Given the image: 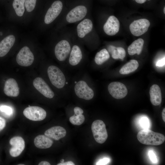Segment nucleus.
<instances>
[{
  "label": "nucleus",
  "mask_w": 165,
  "mask_h": 165,
  "mask_svg": "<svg viewBox=\"0 0 165 165\" xmlns=\"http://www.w3.org/2000/svg\"><path fill=\"white\" fill-rule=\"evenodd\" d=\"M34 59L33 53L27 46H24L21 48L17 54L16 58L17 64L23 67L31 65Z\"/></svg>",
  "instance_id": "9"
},
{
  "label": "nucleus",
  "mask_w": 165,
  "mask_h": 165,
  "mask_svg": "<svg viewBox=\"0 0 165 165\" xmlns=\"http://www.w3.org/2000/svg\"><path fill=\"white\" fill-rule=\"evenodd\" d=\"M139 4H142L145 2L146 0H135Z\"/></svg>",
  "instance_id": "39"
},
{
  "label": "nucleus",
  "mask_w": 165,
  "mask_h": 165,
  "mask_svg": "<svg viewBox=\"0 0 165 165\" xmlns=\"http://www.w3.org/2000/svg\"><path fill=\"white\" fill-rule=\"evenodd\" d=\"M63 8V4L60 1L54 2L48 10L45 16L44 22L49 24L53 22L61 12Z\"/></svg>",
  "instance_id": "11"
},
{
  "label": "nucleus",
  "mask_w": 165,
  "mask_h": 165,
  "mask_svg": "<svg viewBox=\"0 0 165 165\" xmlns=\"http://www.w3.org/2000/svg\"><path fill=\"white\" fill-rule=\"evenodd\" d=\"M47 74L51 83L55 87L65 93L70 91L72 80L65 71L55 65H50L48 67Z\"/></svg>",
  "instance_id": "2"
},
{
  "label": "nucleus",
  "mask_w": 165,
  "mask_h": 165,
  "mask_svg": "<svg viewBox=\"0 0 165 165\" xmlns=\"http://www.w3.org/2000/svg\"><path fill=\"white\" fill-rule=\"evenodd\" d=\"M110 57V54L107 50L103 49L97 53L94 61L97 65H101L107 61Z\"/></svg>",
  "instance_id": "25"
},
{
  "label": "nucleus",
  "mask_w": 165,
  "mask_h": 165,
  "mask_svg": "<svg viewBox=\"0 0 165 165\" xmlns=\"http://www.w3.org/2000/svg\"><path fill=\"white\" fill-rule=\"evenodd\" d=\"M71 48L70 44L66 40H62L57 43L54 49L55 55L57 60L61 62H65V65Z\"/></svg>",
  "instance_id": "6"
},
{
  "label": "nucleus",
  "mask_w": 165,
  "mask_h": 165,
  "mask_svg": "<svg viewBox=\"0 0 165 165\" xmlns=\"http://www.w3.org/2000/svg\"><path fill=\"white\" fill-rule=\"evenodd\" d=\"M33 85L35 89L45 97L52 99L54 96L53 91L42 78H35L33 81Z\"/></svg>",
  "instance_id": "12"
},
{
  "label": "nucleus",
  "mask_w": 165,
  "mask_h": 165,
  "mask_svg": "<svg viewBox=\"0 0 165 165\" xmlns=\"http://www.w3.org/2000/svg\"><path fill=\"white\" fill-rule=\"evenodd\" d=\"M149 21L146 19H140L134 21L130 25L132 34L136 36H141L146 32L150 26Z\"/></svg>",
  "instance_id": "8"
},
{
  "label": "nucleus",
  "mask_w": 165,
  "mask_h": 165,
  "mask_svg": "<svg viewBox=\"0 0 165 165\" xmlns=\"http://www.w3.org/2000/svg\"><path fill=\"white\" fill-rule=\"evenodd\" d=\"M4 92L7 96L11 97H16L20 93L19 89L16 80L13 78H9L6 82Z\"/></svg>",
  "instance_id": "16"
},
{
  "label": "nucleus",
  "mask_w": 165,
  "mask_h": 165,
  "mask_svg": "<svg viewBox=\"0 0 165 165\" xmlns=\"http://www.w3.org/2000/svg\"><path fill=\"white\" fill-rule=\"evenodd\" d=\"M19 165H24V164H19Z\"/></svg>",
  "instance_id": "42"
},
{
  "label": "nucleus",
  "mask_w": 165,
  "mask_h": 165,
  "mask_svg": "<svg viewBox=\"0 0 165 165\" xmlns=\"http://www.w3.org/2000/svg\"><path fill=\"white\" fill-rule=\"evenodd\" d=\"M91 130L94 137L97 142L103 144L107 139L108 137L105 125L101 120L94 121L91 125Z\"/></svg>",
  "instance_id": "4"
},
{
  "label": "nucleus",
  "mask_w": 165,
  "mask_h": 165,
  "mask_svg": "<svg viewBox=\"0 0 165 165\" xmlns=\"http://www.w3.org/2000/svg\"><path fill=\"white\" fill-rule=\"evenodd\" d=\"M0 110L7 115H10L13 112L11 108L6 105L1 106L0 107Z\"/></svg>",
  "instance_id": "30"
},
{
  "label": "nucleus",
  "mask_w": 165,
  "mask_h": 165,
  "mask_svg": "<svg viewBox=\"0 0 165 165\" xmlns=\"http://www.w3.org/2000/svg\"><path fill=\"white\" fill-rule=\"evenodd\" d=\"M148 155L149 158L152 162L154 163L157 162V159L156 155L152 150H150L149 152Z\"/></svg>",
  "instance_id": "31"
},
{
  "label": "nucleus",
  "mask_w": 165,
  "mask_h": 165,
  "mask_svg": "<svg viewBox=\"0 0 165 165\" xmlns=\"http://www.w3.org/2000/svg\"><path fill=\"white\" fill-rule=\"evenodd\" d=\"M148 0V1H149V0Z\"/></svg>",
  "instance_id": "43"
},
{
  "label": "nucleus",
  "mask_w": 165,
  "mask_h": 165,
  "mask_svg": "<svg viewBox=\"0 0 165 165\" xmlns=\"http://www.w3.org/2000/svg\"><path fill=\"white\" fill-rule=\"evenodd\" d=\"M162 119L164 122H165V108H164L163 110L162 113Z\"/></svg>",
  "instance_id": "38"
},
{
  "label": "nucleus",
  "mask_w": 165,
  "mask_h": 165,
  "mask_svg": "<svg viewBox=\"0 0 165 165\" xmlns=\"http://www.w3.org/2000/svg\"><path fill=\"white\" fill-rule=\"evenodd\" d=\"M57 165H74V163L72 161L65 162L57 164Z\"/></svg>",
  "instance_id": "36"
},
{
  "label": "nucleus",
  "mask_w": 165,
  "mask_h": 165,
  "mask_svg": "<svg viewBox=\"0 0 165 165\" xmlns=\"http://www.w3.org/2000/svg\"><path fill=\"white\" fill-rule=\"evenodd\" d=\"M93 23L89 19H86L81 22L77 25V30L78 36L80 38L84 37L92 29Z\"/></svg>",
  "instance_id": "19"
},
{
  "label": "nucleus",
  "mask_w": 165,
  "mask_h": 165,
  "mask_svg": "<svg viewBox=\"0 0 165 165\" xmlns=\"http://www.w3.org/2000/svg\"><path fill=\"white\" fill-rule=\"evenodd\" d=\"M144 43V40L139 38L134 41L128 47V52L130 55L136 54L139 55L141 53Z\"/></svg>",
  "instance_id": "22"
},
{
  "label": "nucleus",
  "mask_w": 165,
  "mask_h": 165,
  "mask_svg": "<svg viewBox=\"0 0 165 165\" xmlns=\"http://www.w3.org/2000/svg\"><path fill=\"white\" fill-rule=\"evenodd\" d=\"M9 143L12 146L9 150V153L13 157L19 156L25 148L24 141L20 136H16L11 138L9 141Z\"/></svg>",
  "instance_id": "14"
},
{
  "label": "nucleus",
  "mask_w": 165,
  "mask_h": 165,
  "mask_svg": "<svg viewBox=\"0 0 165 165\" xmlns=\"http://www.w3.org/2000/svg\"><path fill=\"white\" fill-rule=\"evenodd\" d=\"M15 38L13 35H10L4 38L0 42V57L5 56L13 46Z\"/></svg>",
  "instance_id": "18"
},
{
  "label": "nucleus",
  "mask_w": 165,
  "mask_h": 165,
  "mask_svg": "<svg viewBox=\"0 0 165 165\" xmlns=\"http://www.w3.org/2000/svg\"><path fill=\"white\" fill-rule=\"evenodd\" d=\"M82 58V53L80 47L77 45H74L71 48L65 68L72 69L79 67Z\"/></svg>",
  "instance_id": "5"
},
{
  "label": "nucleus",
  "mask_w": 165,
  "mask_h": 165,
  "mask_svg": "<svg viewBox=\"0 0 165 165\" xmlns=\"http://www.w3.org/2000/svg\"><path fill=\"white\" fill-rule=\"evenodd\" d=\"M6 124V121L5 119L2 117H0V131L4 128Z\"/></svg>",
  "instance_id": "34"
},
{
  "label": "nucleus",
  "mask_w": 165,
  "mask_h": 165,
  "mask_svg": "<svg viewBox=\"0 0 165 165\" xmlns=\"http://www.w3.org/2000/svg\"><path fill=\"white\" fill-rule=\"evenodd\" d=\"M75 115H79L82 114L83 113V111L81 108L78 107H75L73 109Z\"/></svg>",
  "instance_id": "32"
},
{
  "label": "nucleus",
  "mask_w": 165,
  "mask_h": 165,
  "mask_svg": "<svg viewBox=\"0 0 165 165\" xmlns=\"http://www.w3.org/2000/svg\"><path fill=\"white\" fill-rule=\"evenodd\" d=\"M107 50L114 59H120L123 60L126 56L125 51L122 47H116L112 45H109L108 46Z\"/></svg>",
  "instance_id": "23"
},
{
  "label": "nucleus",
  "mask_w": 165,
  "mask_h": 165,
  "mask_svg": "<svg viewBox=\"0 0 165 165\" xmlns=\"http://www.w3.org/2000/svg\"><path fill=\"white\" fill-rule=\"evenodd\" d=\"M37 0H25V5L28 12L32 11L35 8Z\"/></svg>",
  "instance_id": "28"
},
{
  "label": "nucleus",
  "mask_w": 165,
  "mask_h": 165,
  "mask_svg": "<svg viewBox=\"0 0 165 165\" xmlns=\"http://www.w3.org/2000/svg\"><path fill=\"white\" fill-rule=\"evenodd\" d=\"M140 124L141 126L144 129H148L149 127V120L146 117H141L140 120Z\"/></svg>",
  "instance_id": "29"
},
{
  "label": "nucleus",
  "mask_w": 165,
  "mask_h": 165,
  "mask_svg": "<svg viewBox=\"0 0 165 165\" xmlns=\"http://www.w3.org/2000/svg\"><path fill=\"white\" fill-rule=\"evenodd\" d=\"M150 100L151 103L155 106L160 105L162 101L161 89L156 84L152 85L149 90Z\"/></svg>",
  "instance_id": "20"
},
{
  "label": "nucleus",
  "mask_w": 165,
  "mask_h": 165,
  "mask_svg": "<svg viewBox=\"0 0 165 165\" xmlns=\"http://www.w3.org/2000/svg\"><path fill=\"white\" fill-rule=\"evenodd\" d=\"M139 64L135 60H130L120 69L119 72L121 74H127L133 72L137 69Z\"/></svg>",
  "instance_id": "24"
},
{
  "label": "nucleus",
  "mask_w": 165,
  "mask_h": 165,
  "mask_svg": "<svg viewBox=\"0 0 165 165\" xmlns=\"http://www.w3.org/2000/svg\"></svg>",
  "instance_id": "44"
},
{
  "label": "nucleus",
  "mask_w": 165,
  "mask_h": 165,
  "mask_svg": "<svg viewBox=\"0 0 165 165\" xmlns=\"http://www.w3.org/2000/svg\"><path fill=\"white\" fill-rule=\"evenodd\" d=\"M38 165H50V164L48 162L46 161H42L40 162Z\"/></svg>",
  "instance_id": "37"
},
{
  "label": "nucleus",
  "mask_w": 165,
  "mask_h": 165,
  "mask_svg": "<svg viewBox=\"0 0 165 165\" xmlns=\"http://www.w3.org/2000/svg\"><path fill=\"white\" fill-rule=\"evenodd\" d=\"M66 134L65 129L59 126L52 127L46 130L44 133L46 136L56 141L64 137Z\"/></svg>",
  "instance_id": "17"
},
{
  "label": "nucleus",
  "mask_w": 165,
  "mask_h": 165,
  "mask_svg": "<svg viewBox=\"0 0 165 165\" xmlns=\"http://www.w3.org/2000/svg\"><path fill=\"white\" fill-rule=\"evenodd\" d=\"M34 143L37 148L46 149L51 147L53 141L50 138L45 135H39L35 138Z\"/></svg>",
  "instance_id": "21"
},
{
  "label": "nucleus",
  "mask_w": 165,
  "mask_h": 165,
  "mask_svg": "<svg viewBox=\"0 0 165 165\" xmlns=\"http://www.w3.org/2000/svg\"><path fill=\"white\" fill-rule=\"evenodd\" d=\"M165 65V58L158 61L156 64V65L159 67L163 66Z\"/></svg>",
  "instance_id": "35"
},
{
  "label": "nucleus",
  "mask_w": 165,
  "mask_h": 165,
  "mask_svg": "<svg viewBox=\"0 0 165 165\" xmlns=\"http://www.w3.org/2000/svg\"><path fill=\"white\" fill-rule=\"evenodd\" d=\"M86 7L83 6H77L70 11L67 15L66 20L70 23L76 22L82 19L87 13Z\"/></svg>",
  "instance_id": "13"
},
{
  "label": "nucleus",
  "mask_w": 165,
  "mask_h": 165,
  "mask_svg": "<svg viewBox=\"0 0 165 165\" xmlns=\"http://www.w3.org/2000/svg\"><path fill=\"white\" fill-rule=\"evenodd\" d=\"M108 90L114 98L120 99L124 98L127 94V90L123 83L117 82L110 83L108 86Z\"/></svg>",
  "instance_id": "10"
},
{
  "label": "nucleus",
  "mask_w": 165,
  "mask_h": 165,
  "mask_svg": "<svg viewBox=\"0 0 165 165\" xmlns=\"http://www.w3.org/2000/svg\"><path fill=\"white\" fill-rule=\"evenodd\" d=\"M120 23L118 19L114 16H110L103 26V29L107 35L112 36L119 31Z\"/></svg>",
  "instance_id": "15"
},
{
  "label": "nucleus",
  "mask_w": 165,
  "mask_h": 165,
  "mask_svg": "<svg viewBox=\"0 0 165 165\" xmlns=\"http://www.w3.org/2000/svg\"><path fill=\"white\" fill-rule=\"evenodd\" d=\"M110 161V159L105 158L100 160L96 163V165H106Z\"/></svg>",
  "instance_id": "33"
},
{
  "label": "nucleus",
  "mask_w": 165,
  "mask_h": 165,
  "mask_svg": "<svg viewBox=\"0 0 165 165\" xmlns=\"http://www.w3.org/2000/svg\"><path fill=\"white\" fill-rule=\"evenodd\" d=\"M26 117L31 120L40 121L46 117V113L43 108L36 106H30L26 108L23 111Z\"/></svg>",
  "instance_id": "7"
},
{
  "label": "nucleus",
  "mask_w": 165,
  "mask_h": 165,
  "mask_svg": "<svg viewBox=\"0 0 165 165\" xmlns=\"http://www.w3.org/2000/svg\"><path fill=\"white\" fill-rule=\"evenodd\" d=\"M163 12L164 14H165V7H164V8L163 9Z\"/></svg>",
  "instance_id": "41"
},
{
  "label": "nucleus",
  "mask_w": 165,
  "mask_h": 165,
  "mask_svg": "<svg viewBox=\"0 0 165 165\" xmlns=\"http://www.w3.org/2000/svg\"><path fill=\"white\" fill-rule=\"evenodd\" d=\"M70 90L78 97L85 100L92 99L94 95L90 78L86 73L77 76L72 80Z\"/></svg>",
  "instance_id": "1"
},
{
  "label": "nucleus",
  "mask_w": 165,
  "mask_h": 165,
  "mask_svg": "<svg viewBox=\"0 0 165 165\" xmlns=\"http://www.w3.org/2000/svg\"><path fill=\"white\" fill-rule=\"evenodd\" d=\"M25 0H14L13 6L16 15L19 16L23 15L25 11Z\"/></svg>",
  "instance_id": "26"
},
{
  "label": "nucleus",
  "mask_w": 165,
  "mask_h": 165,
  "mask_svg": "<svg viewBox=\"0 0 165 165\" xmlns=\"http://www.w3.org/2000/svg\"><path fill=\"white\" fill-rule=\"evenodd\" d=\"M64 159H62L61 160V163H63L64 162Z\"/></svg>",
  "instance_id": "40"
},
{
  "label": "nucleus",
  "mask_w": 165,
  "mask_h": 165,
  "mask_svg": "<svg viewBox=\"0 0 165 165\" xmlns=\"http://www.w3.org/2000/svg\"><path fill=\"white\" fill-rule=\"evenodd\" d=\"M85 119L84 116L82 114L79 115L74 114L70 117L69 121L73 125H80L84 122Z\"/></svg>",
  "instance_id": "27"
},
{
  "label": "nucleus",
  "mask_w": 165,
  "mask_h": 165,
  "mask_svg": "<svg viewBox=\"0 0 165 165\" xmlns=\"http://www.w3.org/2000/svg\"><path fill=\"white\" fill-rule=\"evenodd\" d=\"M137 138L141 143L149 145H159L163 144L165 140V137L163 134L148 129H143L139 131L137 134Z\"/></svg>",
  "instance_id": "3"
}]
</instances>
